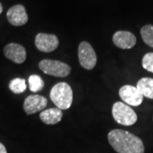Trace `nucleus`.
<instances>
[{
    "instance_id": "nucleus-1",
    "label": "nucleus",
    "mask_w": 153,
    "mask_h": 153,
    "mask_svg": "<svg viewBox=\"0 0 153 153\" xmlns=\"http://www.w3.org/2000/svg\"><path fill=\"white\" fill-rule=\"evenodd\" d=\"M107 139L111 146L117 153H145L141 139L126 130H111Z\"/></svg>"
},
{
    "instance_id": "nucleus-2",
    "label": "nucleus",
    "mask_w": 153,
    "mask_h": 153,
    "mask_svg": "<svg viewBox=\"0 0 153 153\" xmlns=\"http://www.w3.org/2000/svg\"><path fill=\"white\" fill-rule=\"evenodd\" d=\"M50 99L56 107L60 110H67L71 107L73 100L71 87L65 82L55 84L50 90Z\"/></svg>"
},
{
    "instance_id": "nucleus-3",
    "label": "nucleus",
    "mask_w": 153,
    "mask_h": 153,
    "mask_svg": "<svg viewBox=\"0 0 153 153\" xmlns=\"http://www.w3.org/2000/svg\"><path fill=\"white\" fill-rule=\"evenodd\" d=\"M111 113L114 120L121 125H134L138 120L135 111L129 105L121 101L114 103L112 105Z\"/></svg>"
},
{
    "instance_id": "nucleus-4",
    "label": "nucleus",
    "mask_w": 153,
    "mask_h": 153,
    "mask_svg": "<svg viewBox=\"0 0 153 153\" xmlns=\"http://www.w3.org/2000/svg\"><path fill=\"white\" fill-rule=\"evenodd\" d=\"M38 67L44 74L57 77H66L71 73V68L69 65L60 60L44 59L38 63Z\"/></svg>"
},
{
    "instance_id": "nucleus-5",
    "label": "nucleus",
    "mask_w": 153,
    "mask_h": 153,
    "mask_svg": "<svg viewBox=\"0 0 153 153\" xmlns=\"http://www.w3.org/2000/svg\"><path fill=\"white\" fill-rule=\"evenodd\" d=\"M77 55L79 63L82 68L86 70H92L96 66L97 55L91 46V44L86 41H82L78 45Z\"/></svg>"
},
{
    "instance_id": "nucleus-6",
    "label": "nucleus",
    "mask_w": 153,
    "mask_h": 153,
    "mask_svg": "<svg viewBox=\"0 0 153 153\" xmlns=\"http://www.w3.org/2000/svg\"><path fill=\"white\" fill-rule=\"evenodd\" d=\"M35 46L41 52L50 53L58 48L59 39L55 34L38 33L35 37Z\"/></svg>"
},
{
    "instance_id": "nucleus-7",
    "label": "nucleus",
    "mask_w": 153,
    "mask_h": 153,
    "mask_svg": "<svg viewBox=\"0 0 153 153\" xmlns=\"http://www.w3.org/2000/svg\"><path fill=\"white\" fill-rule=\"evenodd\" d=\"M119 96L128 105L139 106L143 102V95L139 89L132 85H123L119 89Z\"/></svg>"
},
{
    "instance_id": "nucleus-8",
    "label": "nucleus",
    "mask_w": 153,
    "mask_h": 153,
    "mask_svg": "<svg viewBox=\"0 0 153 153\" xmlns=\"http://www.w3.org/2000/svg\"><path fill=\"white\" fill-rule=\"evenodd\" d=\"M48 105V100L43 95L32 94L25 99L23 109L27 115H33L40 111H44Z\"/></svg>"
},
{
    "instance_id": "nucleus-9",
    "label": "nucleus",
    "mask_w": 153,
    "mask_h": 153,
    "mask_svg": "<svg viewBox=\"0 0 153 153\" xmlns=\"http://www.w3.org/2000/svg\"><path fill=\"white\" fill-rule=\"evenodd\" d=\"M4 55L16 64H22L27 59L26 49L19 44L10 43L4 48Z\"/></svg>"
},
{
    "instance_id": "nucleus-10",
    "label": "nucleus",
    "mask_w": 153,
    "mask_h": 153,
    "mask_svg": "<svg viewBox=\"0 0 153 153\" xmlns=\"http://www.w3.org/2000/svg\"><path fill=\"white\" fill-rule=\"evenodd\" d=\"M7 19L11 25L15 27H21L28 22V15L26 8L22 4L12 6L7 11Z\"/></svg>"
},
{
    "instance_id": "nucleus-11",
    "label": "nucleus",
    "mask_w": 153,
    "mask_h": 153,
    "mask_svg": "<svg viewBox=\"0 0 153 153\" xmlns=\"http://www.w3.org/2000/svg\"><path fill=\"white\" fill-rule=\"evenodd\" d=\"M136 37L128 31H117L112 37L113 44L119 49H130L136 44Z\"/></svg>"
},
{
    "instance_id": "nucleus-12",
    "label": "nucleus",
    "mask_w": 153,
    "mask_h": 153,
    "mask_svg": "<svg viewBox=\"0 0 153 153\" xmlns=\"http://www.w3.org/2000/svg\"><path fill=\"white\" fill-rule=\"evenodd\" d=\"M39 117L45 124L55 125L61 121L63 117V111L58 107H52L42 111L39 114Z\"/></svg>"
},
{
    "instance_id": "nucleus-13",
    "label": "nucleus",
    "mask_w": 153,
    "mask_h": 153,
    "mask_svg": "<svg viewBox=\"0 0 153 153\" xmlns=\"http://www.w3.org/2000/svg\"><path fill=\"white\" fill-rule=\"evenodd\" d=\"M136 88L141 93L143 97L153 100V78L142 77L137 82Z\"/></svg>"
},
{
    "instance_id": "nucleus-14",
    "label": "nucleus",
    "mask_w": 153,
    "mask_h": 153,
    "mask_svg": "<svg viewBox=\"0 0 153 153\" xmlns=\"http://www.w3.org/2000/svg\"><path fill=\"white\" fill-rule=\"evenodd\" d=\"M27 82L24 78L21 77H16L13 78L9 83V88L11 92H13L16 94L24 93L27 89Z\"/></svg>"
},
{
    "instance_id": "nucleus-15",
    "label": "nucleus",
    "mask_w": 153,
    "mask_h": 153,
    "mask_svg": "<svg viewBox=\"0 0 153 153\" xmlns=\"http://www.w3.org/2000/svg\"><path fill=\"white\" fill-rule=\"evenodd\" d=\"M28 85L33 93H38L44 88V82L39 75L33 74L28 77Z\"/></svg>"
},
{
    "instance_id": "nucleus-16",
    "label": "nucleus",
    "mask_w": 153,
    "mask_h": 153,
    "mask_svg": "<svg viewBox=\"0 0 153 153\" xmlns=\"http://www.w3.org/2000/svg\"><path fill=\"white\" fill-rule=\"evenodd\" d=\"M140 35L144 43L153 48V25L148 24L144 26L140 30Z\"/></svg>"
},
{
    "instance_id": "nucleus-17",
    "label": "nucleus",
    "mask_w": 153,
    "mask_h": 153,
    "mask_svg": "<svg viewBox=\"0 0 153 153\" xmlns=\"http://www.w3.org/2000/svg\"><path fill=\"white\" fill-rule=\"evenodd\" d=\"M142 66L146 71L153 73V52L147 53L142 59Z\"/></svg>"
},
{
    "instance_id": "nucleus-18",
    "label": "nucleus",
    "mask_w": 153,
    "mask_h": 153,
    "mask_svg": "<svg viewBox=\"0 0 153 153\" xmlns=\"http://www.w3.org/2000/svg\"><path fill=\"white\" fill-rule=\"evenodd\" d=\"M0 153H7V150H6L5 146L2 143H0Z\"/></svg>"
},
{
    "instance_id": "nucleus-19",
    "label": "nucleus",
    "mask_w": 153,
    "mask_h": 153,
    "mask_svg": "<svg viewBox=\"0 0 153 153\" xmlns=\"http://www.w3.org/2000/svg\"><path fill=\"white\" fill-rule=\"evenodd\" d=\"M2 12H3V5H2V4L0 3V15L2 14Z\"/></svg>"
}]
</instances>
